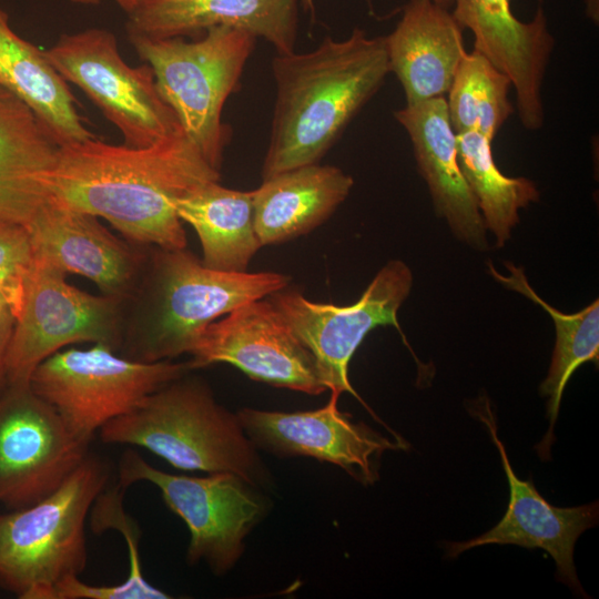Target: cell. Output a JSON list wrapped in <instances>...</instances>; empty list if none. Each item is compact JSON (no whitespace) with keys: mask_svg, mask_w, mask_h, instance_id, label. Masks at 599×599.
Instances as JSON below:
<instances>
[{"mask_svg":"<svg viewBox=\"0 0 599 599\" xmlns=\"http://www.w3.org/2000/svg\"><path fill=\"white\" fill-rule=\"evenodd\" d=\"M412 283L409 267L394 260L382 267L352 305L312 302L288 286L267 297L311 352L324 388L337 396L349 393L365 405L349 383L348 364L365 336L377 326H395L405 341L397 312L408 296Z\"/></svg>","mask_w":599,"mask_h":599,"instance_id":"cell-11","label":"cell"},{"mask_svg":"<svg viewBox=\"0 0 599 599\" xmlns=\"http://www.w3.org/2000/svg\"><path fill=\"white\" fill-rule=\"evenodd\" d=\"M487 427L497 447L509 486V502L500 521L488 531L466 541L445 544L446 557L454 559L466 550L486 545H515L542 549L556 562L557 578L575 592L586 596L573 562L575 545L579 536L598 524V501L577 507H556L539 494L531 479H519L497 436L495 416L489 402H479L471 409Z\"/></svg>","mask_w":599,"mask_h":599,"instance_id":"cell-15","label":"cell"},{"mask_svg":"<svg viewBox=\"0 0 599 599\" xmlns=\"http://www.w3.org/2000/svg\"><path fill=\"white\" fill-rule=\"evenodd\" d=\"M272 72L276 99L262 180L319 163L390 73L385 37L361 28L307 52L276 54Z\"/></svg>","mask_w":599,"mask_h":599,"instance_id":"cell-2","label":"cell"},{"mask_svg":"<svg viewBox=\"0 0 599 599\" xmlns=\"http://www.w3.org/2000/svg\"><path fill=\"white\" fill-rule=\"evenodd\" d=\"M457 156L463 175L470 187L486 229L502 246L518 223L519 210L539 199L535 183L526 177H509L496 165L491 141L469 131L456 134Z\"/></svg>","mask_w":599,"mask_h":599,"instance_id":"cell-26","label":"cell"},{"mask_svg":"<svg viewBox=\"0 0 599 599\" xmlns=\"http://www.w3.org/2000/svg\"><path fill=\"white\" fill-rule=\"evenodd\" d=\"M394 116L412 142L418 171L436 212L457 237L483 248L486 226L458 163L457 138L445 97L406 104L396 110Z\"/></svg>","mask_w":599,"mask_h":599,"instance_id":"cell-19","label":"cell"},{"mask_svg":"<svg viewBox=\"0 0 599 599\" xmlns=\"http://www.w3.org/2000/svg\"><path fill=\"white\" fill-rule=\"evenodd\" d=\"M436 3L450 9L453 6V0H433ZM301 3L304 10L308 11L312 16L314 14V0H301Z\"/></svg>","mask_w":599,"mask_h":599,"instance_id":"cell-31","label":"cell"},{"mask_svg":"<svg viewBox=\"0 0 599 599\" xmlns=\"http://www.w3.org/2000/svg\"><path fill=\"white\" fill-rule=\"evenodd\" d=\"M32 263L33 250L28 230L0 220V294L14 304L17 312Z\"/></svg>","mask_w":599,"mask_h":599,"instance_id":"cell-28","label":"cell"},{"mask_svg":"<svg viewBox=\"0 0 599 599\" xmlns=\"http://www.w3.org/2000/svg\"><path fill=\"white\" fill-rule=\"evenodd\" d=\"M126 14L138 8L144 0H113Z\"/></svg>","mask_w":599,"mask_h":599,"instance_id":"cell-32","label":"cell"},{"mask_svg":"<svg viewBox=\"0 0 599 599\" xmlns=\"http://www.w3.org/2000/svg\"><path fill=\"white\" fill-rule=\"evenodd\" d=\"M26 229L35 257L65 274L87 277L102 294L123 301L135 286L142 254L113 235L97 216L48 196Z\"/></svg>","mask_w":599,"mask_h":599,"instance_id":"cell-17","label":"cell"},{"mask_svg":"<svg viewBox=\"0 0 599 599\" xmlns=\"http://www.w3.org/2000/svg\"><path fill=\"white\" fill-rule=\"evenodd\" d=\"M354 180L339 167L298 166L262 181L252 191L253 221L262 246L304 235L346 200Z\"/></svg>","mask_w":599,"mask_h":599,"instance_id":"cell-21","label":"cell"},{"mask_svg":"<svg viewBox=\"0 0 599 599\" xmlns=\"http://www.w3.org/2000/svg\"><path fill=\"white\" fill-rule=\"evenodd\" d=\"M331 394L321 408L272 412L243 408L240 423L256 448L280 457H312L339 466L364 485L378 478V460L385 450L407 449L408 443L390 440L364 423H355L337 407Z\"/></svg>","mask_w":599,"mask_h":599,"instance_id":"cell-14","label":"cell"},{"mask_svg":"<svg viewBox=\"0 0 599 599\" xmlns=\"http://www.w3.org/2000/svg\"><path fill=\"white\" fill-rule=\"evenodd\" d=\"M182 222L196 232L202 263L213 270L243 273L262 247L254 229L252 191L205 182L175 202Z\"/></svg>","mask_w":599,"mask_h":599,"instance_id":"cell-24","label":"cell"},{"mask_svg":"<svg viewBox=\"0 0 599 599\" xmlns=\"http://www.w3.org/2000/svg\"><path fill=\"white\" fill-rule=\"evenodd\" d=\"M189 373L106 423L100 439L143 448L176 469L234 473L258 488L270 484V473L237 415L216 402L206 382Z\"/></svg>","mask_w":599,"mask_h":599,"instance_id":"cell-3","label":"cell"},{"mask_svg":"<svg viewBox=\"0 0 599 599\" xmlns=\"http://www.w3.org/2000/svg\"><path fill=\"white\" fill-rule=\"evenodd\" d=\"M73 4H79V6H98L100 4L103 0H67Z\"/></svg>","mask_w":599,"mask_h":599,"instance_id":"cell-33","label":"cell"},{"mask_svg":"<svg viewBox=\"0 0 599 599\" xmlns=\"http://www.w3.org/2000/svg\"><path fill=\"white\" fill-rule=\"evenodd\" d=\"M134 326L124 334L130 358L159 362L191 354L209 324L237 306L290 285L276 272L232 273L205 266L185 248L154 247Z\"/></svg>","mask_w":599,"mask_h":599,"instance_id":"cell-4","label":"cell"},{"mask_svg":"<svg viewBox=\"0 0 599 599\" xmlns=\"http://www.w3.org/2000/svg\"><path fill=\"white\" fill-rule=\"evenodd\" d=\"M65 276L33 255L7 355L8 384H30L40 363L72 344L121 348L123 301L87 293L69 284Z\"/></svg>","mask_w":599,"mask_h":599,"instance_id":"cell-10","label":"cell"},{"mask_svg":"<svg viewBox=\"0 0 599 599\" xmlns=\"http://www.w3.org/2000/svg\"><path fill=\"white\" fill-rule=\"evenodd\" d=\"M191 370L189 361L142 362L93 344L65 347L49 356L33 370L30 386L79 440L90 445L106 423Z\"/></svg>","mask_w":599,"mask_h":599,"instance_id":"cell-7","label":"cell"},{"mask_svg":"<svg viewBox=\"0 0 599 599\" xmlns=\"http://www.w3.org/2000/svg\"><path fill=\"white\" fill-rule=\"evenodd\" d=\"M153 71L158 90L181 128L214 169L221 171L230 128L222 121L227 98L238 89L257 38L229 27L207 29L197 40L183 37L128 38Z\"/></svg>","mask_w":599,"mask_h":599,"instance_id":"cell-6","label":"cell"},{"mask_svg":"<svg viewBox=\"0 0 599 599\" xmlns=\"http://www.w3.org/2000/svg\"><path fill=\"white\" fill-rule=\"evenodd\" d=\"M0 87L27 105L59 146L95 138L45 51L21 38L0 7Z\"/></svg>","mask_w":599,"mask_h":599,"instance_id":"cell-23","label":"cell"},{"mask_svg":"<svg viewBox=\"0 0 599 599\" xmlns=\"http://www.w3.org/2000/svg\"><path fill=\"white\" fill-rule=\"evenodd\" d=\"M450 9L459 26L473 32L474 50L509 78L522 126L541 129L542 84L555 47L542 7L529 21L515 16L510 0H453Z\"/></svg>","mask_w":599,"mask_h":599,"instance_id":"cell-16","label":"cell"},{"mask_svg":"<svg viewBox=\"0 0 599 599\" xmlns=\"http://www.w3.org/2000/svg\"><path fill=\"white\" fill-rule=\"evenodd\" d=\"M44 51L59 74L82 90L121 132L125 145L149 146L182 129L161 97L151 67L129 65L110 30L64 33Z\"/></svg>","mask_w":599,"mask_h":599,"instance_id":"cell-9","label":"cell"},{"mask_svg":"<svg viewBox=\"0 0 599 599\" xmlns=\"http://www.w3.org/2000/svg\"><path fill=\"white\" fill-rule=\"evenodd\" d=\"M463 28L433 0H408L395 29L385 37L389 71L396 75L406 104L448 93L466 55Z\"/></svg>","mask_w":599,"mask_h":599,"instance_id":"cell-20","label":"cell"},{"mask_svg":"<svg viewBox=\"0 0 599 599\" xmlns=\"http://www.w3.org/2000/svg\"><path fill=\"white\" fill-rule=\"evenodd\" d=\"M58 150L33 112L0 87V220L28 225L48 199Z\"/></svg>","mask_w":599,"mask_h":599,"instance_id":"cell-22","label":"cell"},{"mask_svg":"<svg viewBox=\"0 0 599 599\" xmlns=\"http://www.w3.org/2000/svg\"><path fill=\"white\" fill-rule=\"evenodd\" d=\"M220 180L181 129L144 148L97 138L59 146L44 185L51 199L104 219L132 243L174 250L186 247L175 202Z\"/></svg>","mask_w":599,"mask_h":599,"instance_id":"cell-1","label":"cell"},{"mask_svg":"<svg viewBox=\"0 0 599 599\" xmlns=\"http://www.w3.org/2000/svg\"><path fill=\"white\" fill-rule=\"evenodd\" d=\"M509 275L496 272L489 263L490 274L500 284L511 291L527 296L542 307L552 318L556 328V345L554 348L549 372L540 385V394L548 397L547 417L549 428L542 440L536 446L542 460L550 458L554 443V427L558 417L565 387L575 370L586 362L598 363L599 357V301L572 314H565L550 306L529 285L522 268L506 263Z\"/></svg>","mask_w":599,"mask_h":599,"instance_id":"cell-25","label":"cell"},{"mask_svg":"<svg viewBox=\"0 0 599 599\" xmlns=\"http://www.w3.org/2000/svg\"><path fill=\"white\" fill-rule=\"evenodd\" d=\"M189 359L192 369L225 363L253 380L319 395L315 361L268 297L246 302L202 332Z\"/></svg>","mask_w":599,"mask_h":599,"instance_id":"cell-13","label":"cell"},{"mask_svg":"<svg viewBox=\"0 0 599 599\" xmlns=\"http://www.w3.org/2000/svg\"><path fill=\"white\" fill-rule=\"evenodd\" d=\"M118 481L123 490L139 481L154 485L167 508L190 531L186 561H203L216 576L236 565L245 538L270 507L258 487L234 473L202 477L165 473L133 449L125 450L119 460Z\"/></svg>","mask_w":599,"mask_h":599,"instance_id":"cell-8","label":"cell"},{"mask_svg":"<svg viewBox=\"0 0 599 599\" xmlns=\"http://www.w3.org/2000/svg\"><path fill=\"white\" fill-rule=\"evenodd\" d=\"M17 317L14 304L0 294V395L7 387V355Z\"/></svg>","mask_w":599,"mask_h":599,"instance_id":"cell-29","label":"cell"},{"mask_svg":"<svg viewBox=\"0 0 599 599\" xmlns=\"http://www.w3.org/2000/svg\"><path fill=\"white\" fill-rule=\"evenodd\" d=\"M88 447L30 384H7L0 395V504L12 510L43 499Z\"/></svg>","mask_w":599,"mask_h":599,"instance_id":"cell-12","label":"cell"},{"mask_svg":"<svg viewBox=\"0 0 599 599\" xmlns=\"http://www.w3.org/2000/svg\"><path fill=\"white\" fill-rule=\"evenodd\" d=\"M110 469L88 454L50 495L0 515V588L20 599H53L87 567L85 520Z\"/></svg>","mask_w":599,"mask_h":599,"instance_id":"cell-5","label":"cell"},{"mask_svg":"<svg viewBox=\"0 0 599 599\" xmlns=\"http://www.w3.org/2000/svg\"><path fill=\"white\" fill-rule=\"evenodd\" d=\"M301 0H144L128 14V38L164 39L214 27L244 30L276 51H295Z\"/></svg>","mask_w":599,"mask_h":599,"instance_id":"cell-18","label":"cell"},{"mask_svg":"<svg viewBox=\"0 0 599 599\" xmlns=\"http://www.w3.org/2000/svg\"><path fill=\"white\" fill-rule=\"evenodd\" d=\"M585 14L595 24L599 23V0H583Z\"/></svg>","mask_w":599,"mask_h":599,"instance_id":"cell-30","label":"cell"},{"mask_svg":"<svg viewBox=\"0 0 599 599\" xmlns=\"http://www.w3.org/2000/svg\"><path fill=\"white\" fill-rule=\"evenodd\" d=\"M511 82L476 50L461 60L448 91L447 110L456 134L475 131L493 141L514 113Z\"/></svg>","mask_w":599,"mask_h":599,"instance_id":"cell-27","label":"cell"}]
</instances>
